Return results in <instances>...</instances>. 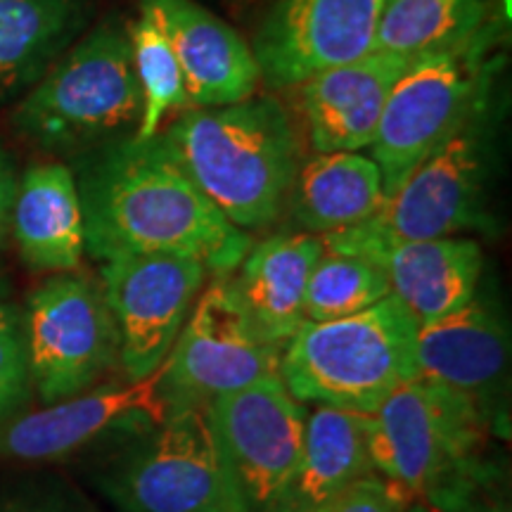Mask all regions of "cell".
Segmentation results:
<instances>
[{"mask_svg":"<svg viewBox=\"0 0 512 512\" xmlns=\"http://www.w3.org/2000/svg\"><path fill=\"white\" fill-rule=\"evenodd\" d=\"M363 420L373 470L411 501L491 456L489 441L496 434L470 401L420 377L401 384Z\"/></svg>","mask_w":512,"mask_h":512,"instance_id":"7","label":"cell"},{"mask_svg":"<svg viewBox=\"0 0 512 512\" xmlns=\"http://www.w3.org/2000/svg\"><path fill=\"white\" fill-rule=\"evenodd\" d=\"M382 197L373 159L361 152H318L294 174L287 207L304 233L328 235L366 221Z\"/></svg>","mask_w":512,"mask_h":512,"instance_id":"22","label":"cell"},{"mask_svg":"<svg viewBox=\"0 0 512 512\" xmlns=\"http://www.w3.org/2000/svg\"><path fill=\"white\" fill-rule=\"evenodd\" d=\"M408 512H430L425 508V505H420L418 501H411V505H408Z\"/></svg>","mask_w":512,"mask_h":512,"instance_id":"33","label":"cell"},{"mask_svg":"<svg viewBox=\"0 0 512 512\" xmlns=\"http://www.w3.org/2000/svg\"><path fill=\"white\" fill-rule=\"evenodd\" d=\"M363 413L316 406L283 496L271 512H318L361 477L373 475Z\"/></svg>","mask_w":512,"mask_h":512,"instance_id":"21","label":"cell"},{"mask_svg":"<svg viewBox=\"0 0 512 512\" xmlns=\"http://www.w3.org/2000/svg\"><path fill=\"white\" fill-rule=\"evenodd\" d=\"M408 505L411 498L373 472L344 489L318 512H408Z\"/></svg>","mask_w":512,"mask_h":512,"instance_id":"30","label":"cell"},{"mask_svg":"<svg viewBox=\"0 0 512 512\" xmlns=\"http://www.w3.org/2000/svg\"><path fill=\"white\" fill-rule=\"evenodd\" d=\"M10 233L31 271H76L86 252L76 176L64 164H34L17 183Z\"/></svg>","mask_w":512,"mask_h":512,"instance_id":"20","label":"cell"},{"mask_svg":"<svg viewBox=\"0 0 512 512\" xmlns=\"http://www.w3.org/2000/svg\"><path fill=\"white\" fill-rule=\"evenodd\" d=\"M384 0H278L254 36L271 88H292L375 50Z\"/></svg>","mask_w":512,"mask_h":512,"instance_id":"14","label":"cell"},{"mask_svg":"<svg viewBox=\"0 0 512 512\" xmlns=\"http://www.w3.org/2000/svg\"><path fill=\"white\" fill-rule=\"evenodd\" d=\"M31 396H34V382L29 368L24 309L3 299L0 302V422L27 411Z\"/></svg>","mask_w":512,"mask_h":512,"instance_id":"28","label":"cell"},{"mask_svg":"<svg viewBox=\"0 0 512 512\" xmlns=\"http://www.w3.org/2000/svg\"><path fill=\"white\" fill-rule=\"evenodd\" d=\"M81 27V0H0V102L34 86Z\"/></svg>","mask_w":512,"mask_h":512,"instance_id":"23","label":"cell"},{"mask_svg":"<svg viewBox=\"0 0 512 512\" xmlns=\"http://www.w3.org/2000/svg\"><path fill=\"white\" fill-rule=\"evenodd\" d=\"M83 240L95 259L174 254L200 261L209 275H233L249 247L200 190L164 159L152 140H117L83 164L79 178Z\"/></svg>","mask_w":512,"mask_h":512,"instance_id":"1","label":"cell"},{"mask_svg":"<svg viewBox=\"0 0 512 512\" xmlns=\"http://www.w3.org/2000/svg\"><path fill=\"white\" fill-rule=\"evenodd\" d=\"M418 377L463 396L503 434L508 425L510 328L501 306L475 294L463 309L418 328Z\"/></svg>","mask_w":512,"mask_h":512,"instance_id":"15","label":"cell"},{"mask_svg":"<svg viewBox=\"0 0 512 512\" xmlns=\"http://www.w3.org/2000/svg\"><path fill=\"white\" fill-rule=\"evenodd\" d=\"M494 0H384L375 50L415 57L465 46L489 27Z\"/></svg>","mask_w":512,"mask_h":512,"instance_id":"24","label":"cell"},{"mask_svg":"<svg viewBox=\"0 0 512 512\" xmlns=\"http://www.w3.org/2000/svg\"><path fill=\"white\" fill-rule=\"evenodd\" d=\"M140 114L128 27L105 22L31 86L12 124L43 150L76 152L124 136Z\"/></svg>","mask_w":512,"mask_h":512,"instance_id":"4","label":"cell"},{"mask_svg":"<svg viewBox=\"0 0 512 512\" xmlns=\"http://www.w3.org/2000/svg\"><path fill=\"white\" fill-rule=\"evenodd\" d=\"M280 354L256 332L228 275H216L162 363L164 396L171 411L209 406L223 394L278 375Z\"/></svg>","mask_w":512,"mask_h":512,"instance_id":"10","label":"cell"},{"mask_svg":"<svg viewBox=\"0 0 512 512\" xmlns=\"http://www.w3.org/2000/svg\"><path fill=\"white\" fill-rule=\"evenodd\" d=\"M320 254V235H271L249 247L235 278L228 275L256 332L275 349L283 351L306 323V283Z\"/></svg>","mask_w":512,"mask_h":512,"instance_id":"18","label":"cell"},{"mask_svg":"<svg viewBox=\"0 0 512 512\" xmlns=\"http://www.w3.org/2000/svg\"><path fill=\"white\" fill-rule=\"evenodd\" d=\"M24 325L31 382L43 403L86 392L119 366V330L100 278L50 275L27 297Z\"/></svg>","mask_w":512,"mask_h":512,"instance_id":"9","label":"cell"},{"mask_svg":"<svg viewBox=\"0 0 512 512\" xmlns=\"http://www.w3.org/2000/svg\"><path fill=\"white\" fill-rule=\"evenodd\" d=\"M128 41H131L133 72H136L140 98H143V114H140L133 140L145 143L157 136L159 126L171 112L185 110L190 102L181 64L150 12L140 10L136 22L128 24Z\"/></svg>","mask_w":512,"mask_h":512,"instance_id":"25","label":"cell"},{"mask_svg":"<svg viewBox=\"0 0 512 512\" xmlns=\"http://www.w3.org/2000/svg\"><path fill=\"white\" fill-rule=\"evenodd\" d=\"M430 512H512L510 477L503 458L486 456L463 477L420 498Z\"/></svg>","mask_w":512,"mask_h":512,"instance_id":"27","label":"cell"},{"mask_svg":"<svg viewBox=\"0 0 512 512\" xmlns=\"http://www.w3.org/2000/svg\"><path fill=\"white\" fill-rule=\"evenodd\" d=\"M162 27L181 64L190 107H223L252 98L261 79L252 46L195 0H140Z\"/></svg>","mask_w":512,"mask_h":512,"instance_id":"16","label":"cell"},{"mask_svg":"<svg viewBox=\"0 0 512 512\" xmlns=\"http://www.w3.org/2000/svg\"><path fill=\"white\" fill-rule=\"evenodd\" d=\"M150 140L240 230L264 228L287 207L297 138L271 98L195 107Z\"/></svg>","mask_w":512,"mask_h":512,"instance_id":"2","label":"cell"},{"mask_svg":"<svg viewBox=\"0 0 512 512\" xmlns=\"http://www.w3.org/2000/svg\"><path fill=\"white\" fill-rule=\"evenodd\" d=\"M486 98L356 226L320 235L325 252L373 261L403 242L451 238L484 226Z\"/></svg>","mask_w":512,"mask_h":512,"instance_id":"5","label":"cell"},{"mask_svg":"<svg viewBox=\"0 0 512 512\" xmlns=\"http://www.w3.org/2000/svg\"><path fill=\"white\" fill-rule=\"evenodd\" d=\"M17 183L19 181L15 176V166H12L10 157L0 150V247H3L5 238L10 235L12 204H15Z\"/></svg>","mask_w":512,"mask_h":512,"instance_id":"31","label":"cell"},{"mask_svg":"<svg viewBox=\"0 0 512 512\" xmlns=\"http://www.w3.org/2000/svg\"><path fill=\"white\" fill-rule=\"evenodd\" d=\"M207 415L247 512H271L302 453L306 403L271 375L214 399Z\"/></svg>","mask_w":512,"mask_h":512,"instance_id":"12","label":"cell"},{"mask_svg":"<svg viewBox=\"0 0 512 512\" xmlns=\"http://www.w3.org/2000/svg\"><path fill=\"white\" fill-rule=\"evenodd\" d=\"M489 27L465 46L415 57L396 79L373 140L384 195H392L486 98Z\"/></svg>","mask_w":512,"mask_h":512,"instance_id":"8","label":"cell"},{"mask_svg":"<svg viewBox=\"0 0 512 512\" xmlns=\"http://www.w3.org/2000/svg\"><path fill=\"white\" fill-rule=\"evenodd\" d=\"M408 62L373 50L299 83V112L313 150L358 152L373 145L389 93Z\"/></svg>","mask_w":512,"mask_h":512,"instance_id":"17","label":"cell"},{"mask_svg":"<svg viewBox=\"0 0 512 512\" xmlns=\"http://www.w3.org/2000/svg\"><path fill=\"white\" fill-rule=\"evenodd\" d=\"M0 512H100L57 477H22L0 484Z\"/></svg>","mask_w":512,"mask_h":512,"instance_id":"29","label":"cell"},{"mask_svg":"<svg viewBox=\"0 0 512 512\" xmlns=\"http://www.w3.org/2000/svg\"><path fill=\"white\" fill-rule=\"evenodd\" d=\"M98 486L117 512H247L207 406L174 408L150 430L119 441Z\"/></svg>","mask_w":512,"mask_h":512,"instance_id":"6","label":"cell"},{"mask_svg":"<svg viewBox=\"0 0 512 512\" xmlns=\"http://www.w3.org/2000/svg\"><path fill=\"white\" fill-rule=\"evenodd\" d=\"M171 413L162 368L145 380L100 382L69 399L0 422V460L57 463L105 441L150 430Z\"/></svg>","mask_w":512,"mask_h":512,"instance_id":"11","label":"cell"},{"mask_svg":"<svg viewBox=\"0 0 512 512\" xmlns=\"http://www.w3.org/2000/svg\"><path fill=\"white\" fill-rule=\"evenodd\" d=\"M415 342L418 325L389 294L354 316L306 320L280 354L278 375L297 401L368 415L418 377Z\"/></svg>","mask_w":512,"mask_h":512,"instance_id":"3","label":"cell"},{"mask_svg":"<svg viewBox=\"0 0 512 512\" xmlns=\"http://www.w3.org/2000/svg\"><path fill=\"white\" fill-rule=\"evenodd\" d=\"M207 268L174 254H126L102 261L100 283L119 330L126 380L155 375L200 297Z\"/></svg>","mask_w":512,"mask_h":512,"instance_id":"13","label":"cell"},{"mask_svg":"<svg viewBox=\"0 0 512 512\" xmlns=\"http://www.w3.org/2000/svg\"><path fill=\"white\" fill-rule=\"evenodd\" d=\"M8 292H10V283H8V278L3 275V271H0V302L8 297Z\"/></svg>","mask_w":512,"mask_h":512,"instance_id":"32","label":"cell"},{"mask_svg":"<svg viewBox=\"0 0 512 512\" xmlns=\"http://www.w3.org/2000/svg\"><path fill=\"white\" fill-rule=\"evenodd\" d=\"M387 275L389 294L411 313L415 325H427L463 309L479 292L484 254L475 240L451 238L403 242L377 259Z\"/></svg>","mask_w":512,"mask_h":512,"instance_id":"19","label":"cell"},{"mask_svg":"<svg viewBox=\"0 0 512 512\" xmlns=\"http://www.w3.org/2000/svg\"><path fill=\"white\" fill-rule=\"evenodd\" d=\"M389 297L387 275L363 256L325 252L306 283L304 318L311 323L354 316Z\"/></svg>","mask_w":512,"mask_h":512,"instance_id":"26","label":"cell"}]
</instances>
